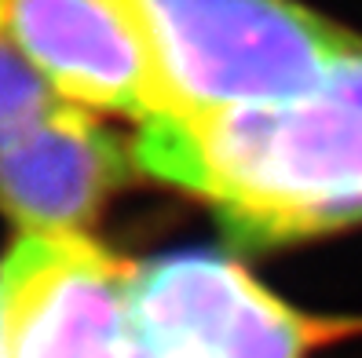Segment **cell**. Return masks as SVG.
<instances>
[{
    "mask_svg": "<svg viewBox=\"0 0 362 358\" xmlns=\"http://www.w3.org/2000/svg\"><path fill=\"white\" fill-rule=\"evenodd\" d=\"M0 358H8V340H4V307H0Z\"/></svg>",
    "mask_w": 362,
    "mask_h": 358,
    "instance_id": "ba28073f",
    "label": "cell"
},
{
    "mask_svg": "<svg viewBox=\"0 0 362 358\" xmlns=\"http://www.w3.org/2000/svg\"><path fill=\"white\" fill-rule=\"evenodd\" d=\"M161 84V117H205L311 92L362 40L293 0H124Z\"/></svg>",
    "mask_w": 362,
    "mask_h": 358,
    "instance_id": "7a4b0ae2",
    "label": "cell"
},
{
    "mask_svg": "<svg viewBox=\"0 0 362 358\" xmlns=\"http://www.w3.org/2000/svg\"><path fill=\"white\" fill-rule=\"evenodd\" d=\"M62 107L52 84L40 77L18 48L0 44V150H8L40 121Z\"/></svg>",
    "mask_w": 362,
    "mask_h": 358,
    "instance_id": "52a82bcc",
    "label": "cell"
},
{
    "mask_svg": "<svg viewBox=\"0 0 362 358\" xmlns=\"http://www.w3.org/2000/svg\"><path fill=\"white\" fill-rule=\"evenodd\" d=\"M139 318L183 358H308L362 322L315 318L279 300L245 267L212 252H176L132 267Z\"/></svg>",
    "mask_w": 362,
    "mask_h": 358,
    "instance_id": "277c9868",
    "label": "cell"
},
{
    "mask_svg": "<svg viewBox=\"0 0 362 358\" xmlns=\"http://www.w3.org/2000/svg\"><path fill=\"white\" fill-rule=\"evenodd\" d=\"M132 168V150L124 154L103 124L62 102L0 150V208L26 234H81Z\"/></svg>",
    "mask_w": 362,
    "mask_h": 358,
    "instance_id": "8992f818",
    "label": "cell"
},
{
    "mask_svg": "<svg viewBox=\"0 0 362 358\" xmlns=\"http://www.w3.org/2000/svg\"><path fill=\"white\" fill-rule=\"evenodd\" d=\"M8 4L11 0H0V30H4V23H8Z\"/></svg>",
    "mask_w": 362,
    "mask_h": 358,
    "instance_id": "9c48e42d",
    "label": "cell"
},
{
    "mask_svg": "<svg viewBox=\"0 0 362 358\" xmlns=\"http://www.w3.org/2000/svg\"><path fill=\"white\" fill-rule=\"evenodd\" d=\"M8 358H183L139 318L132 267L81 234H26L0 267Z\"/></svg>",
    "mask_w": 362,
    "mask_h": 358,
    "instance_id": "3957f363",
    "label": "cell"
},
{
    "mask_svg": "<svg viewBox=\"0 0 362 358\" xmlns=\"http://www.w3.org/2000/svg\"><path fill=\"white\" fill-rule=\"evenodd\" d=\"M136 172L202 198L245 245H286L362 220V52L267 107L143 121Z\"/></svg>",
    "mask_w": 362,
    "mask_h": 358,
    "instance_id": "6da1fadb",
    "label": "cell"
},
{
    "mask_svg": "<svg viewBox=\"0 0 362 358\" xmlns=\"http://www.w3.org/2000/svg\"><path fill=\"white\" fill-rule=\"evenodd\" d=\"M4 26L62 102L139 121L165 114L154 62L124 0H11Z\"/></svg>",
    "mask_w": 362,
    "mask_h": 358,
    "instance_id": "5b68a950",
    "label": "cell"
}]
</instances>
